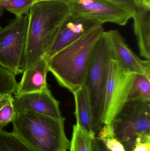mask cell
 <instances>
[{
	"mask_svg": "<svg viewBox=\"0 0 150 151\" xmlns=\"http://www.w3.org/2000/svg\"><path fill=\"white\" fill-rule=\"evenodd\" d=\"M70 13V0H38L33 3L28 14L24 70L44 58Z\"/></svg>",
	"mask_w": 150,
	"mask_h": 151,
	"instance_id": "cell-1",
	"label": "cell"
},
{
	"mask_svg": "<svg viewBox=\"0 0 150 151\" xmlns=\"http://www.w3.org/2000/svg\"><path fill=\"white\" fill-rule=\"evenodd\" d=\"M104 32L103 24L95 27L48 60V72L60 86L73 93L83 85L91 53Z\"/></svg>",
	"mask_w": 150,
	"mask_h": 151,
	"instance_id": "cell-2",
	"label": "cell"
},
{
	"mask_svg": "<svg viewBox=\"0 0 150 151\" xmlns=\"http://www.w3.org/2000/svg\"><path fill=\"white\" fill-rule=\"evenodd\" d=\"M65 118L29 112L16 113L12 133L33 151H67L70 142L64 129Z\"/></svg>",
	"mask_w": 150,
	"mask_h": 151,
	"instance_id": "cell-3",
	"label": "cell"
},
{
	"mask_svg": "<svg viewBox=\"0 0 150 151\" xmlns=\"http://www.w3.org/2000/svg\"><path fill=\"white\" fill-rule=\"evenodd\" d=\"M113 58L109 40L104 32L91 53L84 83L88 90L92 114V129L95 135L101 129L110 62Z\"/></svg>",
	"mask_w": 150,
	"mask_h": 151,
	"instance_id": "cell-4",
	"label": "cell"
},
{
	"mask_svg": "<svg viewBox=\"0 0 150 151\" xmlns=\"http://www.w3.org/2000/svg\"><path fill=\"white\" fill-rule=\"evenodd\" d=\"M112 127L125 151H133L138 143H150V100L127 101L116 114Z\"/></svg>",
	"mask_w": 150,
	"mask_h": 151,
	"instance_id": "cell-5",
	"label": "cell"
},
{
	"mask_svg": "<svg viewBox=\"0 0 150 151\" xmlns=\"http://www.w3.org/2000/svg\"><path fill=\"white\" fill-rule=\"evenodd\" d=\"M28 21L27 14L0 28V65L16 76L24 71Z\"/></svg>",
	"mask_w": 150,
	"mask_h": 151,
	"instance_id": "cell-6",
	"label": "cell"
},
{
	"mask_svg": "<svg viewBox=\"0 0 150 151\" xmlns=\"http://www.w3.org/2000/svg\"><path fill=\"white\" fill-rule=\"evenodd\" d=\"M136 74L122 67L116 60H111L102 117L103 125L112 127L116 114L127 101Z\"/></svg>",
	"mask_w": 150,
	"mask_h": 151,
	"instance_id": "cell-7",
	"label": "cell"
},
{
	"mask_svg": "<svg viewBox=\"0 0 150 151\" xmlns=\"http://www.w3.org/2000/svg\"><path fill=\"white\" fill-rule=\"evenodd\" d=\"M71 14L89 18L102 24H127L132 15L118 5L106 0H70Z\"/></svg>",
	"mask_w": 150,
	"mask_h": 151,
	"instance_id": "cell-8",
	"label": "cell"
},
{
	"mask_svg": "<svg viewBox=\"0 0 150 151\" xmlns=\"http://www.w3.org/2000/svg\"><path fill=\"white\" fill-rule=\"evenodd\" d=\"M13 105L16 113H32L57 119L63 117L60 102L53 96L48 87L41 91L15 94Z\"/></svg>",
	"mask_w": 150,
	"mask_h": 151,
	"instance_id": "cell-9",
	"label": "cell"
},
{
	"mask_svg": "<svg viewBox=\"0 0 150 151\" xmlns=\"http://www.w3.org/2000/svg\"><path fill=\"white\" fill-rule=\"evenodd\" d=\"M100 24H103L92 19L75 16L70 13L62 25L44 58L48 61L61 50Z\"/></svg>",
	"mask_w": 150,
	"mask_h": 151,
	"instance_id": "cell-10",
	"label": "cell"
},
{
	"mask_svg": "<svg viewBox=\"0 0 150 151\" xmlns=\"http://www.w3.org/2000/svg\"><path fill=\"white\" fill-rule=\"evenodd\" d=\"M113 59L131 72L150 77V61L142 60L130 49L121 34L117 30L106 32Z\"/></svg>",
	"mask_w": 150,
	"mask_h": 151,
	"instance_id": "cell-11",
	"label": "cell"
},
{
	"mask_svg": "<svg viewBox=\"0 0 150 151\" xmlns=\"http://www.w3.org/2000/svg\"><path fill=\"white\" fill-rule=\"evenodd\" d=\"M48 72V61L43 58L33 66L24 70L14 95L41 91L48 87L47 82Z\"/></svg>",
	"mask_w": 150,
	"mask_h": 151,
	"instance_id": "cell-12",
	"label": "cell"
},
{
	"mask_svg": "<svg viewBox=\"0 0 150 151\" xmlns=\"http://www.w3.org/2000/svg\"><path fill=\"white\" fill-rule=\"evenodd\" d=\"M133 18L140 55L150 61V8L137 7Z\"/></svg>",
	"mask_w": 150,
	"mask_h": 151,
	"instance_id": "cell-13",
	"label": "cell"
},
{
	"mask_svg": "<svg viewBox=\"0 0 150 151\" xmlns=\"http://www.w3.org/2000/svg\"><path fill=\"white\" fill-rule=\"evenodd\" d=\"M75 103V114L76 124L95 136L92 129V114L88 90L85 84L73 92Z\"/></svg>",
	"mask_w": 150,
	"mask_h": 151,
	"instance_id": "cell-14",
	"label": "cell"
},
{
	"mask_svg": "<svg viewBox=\"0 0 150 151\" xmlns=\"http://www.w3.org/2000/svg\"><path fill=\"white\" fill-rule=\"evenodd\" d=\"M70 151H92V140L94 136L82 129L77 124L73 125Z\"/></svg>",
	"mask_w": 150,
	"mask_h": 151,
	"instance_id": "cell-15",
	"label": "cell"
},
{
	"mask_svg": "<svg viewBox=\"0 0 150 151\" xmlns=\"http://www.w3.org/2000/svg\"><path fill=\"white\" fill-rule=\"evenodd\" d=\"M137 99L150 100V77L136 74L127 101Z\"/></svg>",
	"mask_w": 150,
	"mask_h": 151,
	"instance_id": "cell-16",
	"label": "cell"
},
{
	"mask_svg": "<svg viewBox=\"0 0 150 151\" xmlns=\"http://www.w3.org/2000/svg\"><path fill=\"white\" fill-rule=\"evenodd\" d=\"M0 151H33L13 133L0 129Z\"/></svg>",
	"mask_w": 150,
	"mask_h": 151,
	"instance_id": "cell-17",
	"label": "cell"
},
{
	"mask_svg": "<svg viewBox=\"0 0 150 151\" xmlns=\"http://www.w3.org/2000/svg\"><path fill=\"white\" fill-rule=\"evenodd\" d=\"M16 76L0 65V99L16 92L18 83Z\"/></svg>",
	"mask_w": 150,
	"mask_h": 151,
	"instance_id": "cell-18",
	"label": "cell"
},
{
	"mask_svg": "<svg viewBox=\"0 0 150 151\" xmlns=\"http://www.w3.org/2000/svg\"><path fill=\"white\" fill-rule=\"evenodd\" d=\"M38 0H6L0 1V6L20 18L24 14L27 15L34 2Z\"/></svg>",
	"mask_w": 150,
	"mask_h": 151,
	"instance_id": "cell-19",
	"label": "cell"
},
{
	"mask_svg": "<svg viewBox=\"0 0 150 151\" xmlns=\"http://www.w3.org/2000/svg\"><path fill=\"white\" fill-rule=\"evenodd\" d=\"M16 114L13 95H6L0 99V129L12 122Z\"/></svg>",
	"mask_w": 150,
	"mask_h": 151,
	"instance_id": "cell-20",
	"label": "cell"
},
{
	"mask_svg": "<svg viewBox=\"0 0 150 151\" xmlns=\"http://www.w3.org/2000/svg\"><path fill=\"white\" fill-rule=\"evenodd\" d=\"M97 134V136H95L100 140L109 150L125 151L123 145L114 137L112 127L104 125Z\"/></svg>",
	"mask_w": 150,
	"mask_h": 151,
	"instance_id": "cell-21",
	"label": "cell"
},
{
	"mask_svg": "<svg viewBox=\"0 0 150 151\" xmlns=\"http://www.w3.org/2000/svg\"><path fill=\"white\" fill-rule=\"evenodd\" d=\"M112 3L130 13L133 17L136 12V7L134 0H106Z\"/></svg>",
	"mask_w": 150,
	"mask_h": 151,
	"instance_id": "cell-22",
	"label": "cell"
},
{
	"mask_svg": "<svg viewBox=\"0 0 150 151\" xmlns=\"http://www.w3.org/2000/svg\"><path fill=\"white\" fill-rule=\"evenodd\" d=\"M92 151H111L107 149L104 144L96 136L92 140Z\"/></svg>",
	"mask_w": 150,
	"mask_h": 151,
	"instance_id": "cell-23",
	"label": "cell"
},
{
	"mask_svg": "<svg viewBox=\"0 0 150 151\" xmlns=\"http://www.w3.org/2000/svg\"><path fill=\"white\" fill-rule=\"evenodd\" d=\"M133 151H150V143H138L136 145Z\"/></svg>",
	"mask_w": 150,
	"mask_h": 151,
	"instance_id": "cell-24",
	"label": "cell"
},
{
	"mask_svg": "<svg viewBox=\"0 0 150 151\" xmlns=\"http://www.w3.org/2000/svg\"><path fill=\"white\" fill-rule=\"evenodd\" d=\"M136 7H141L143 6L144 0H134Z\"/></svg>",
	"mask_w": 150,
	"mask_h": 151,
	"instance_id": "cell-25",
	"label": "cell"
},
{
	"mask_svg": "<svg viewBox=\"0 0 150 151\" xmlns=\"http://www.w3.org/2000/svg\"><path fill=\"white\" fill-rule=\"evenodd\" d=\"M143 6L150 8V0H144Z\"/></svg>",
	"mask_w": 150,
	"mask_h": 151,
	"instance_id": "cell-26",
	"label": "cell"
},
{
	"mask_svg": "<svg viewBox=\"0 0 150 151\" xmlns=\"http://www.w3.org/2000/svg\"><path fill=\"white\" fill-rule=\"evenodd\" d=\"M4 10V9L1 7L0 6V18L2 17L3 14Z\"/></svg>",
	"mask_w": 150,
	"mask_h": 151,
	"instance_id": "cell-27",
	"label": "cell"
},
{
	"mask_svg": "<svg viewBox=\"0 0 150 151\" xmlns=\"http://www.w3.org/2000/svg\"><path fill=\"white\" fill-rule=\"evenodd\" d=\"M6 1V0H0V1Z\"/></svg>",
	"mask_w": 150,
	"mask_h": 151,
	"instance_id": "cell-28",
	"label": "cell"
},
{
	"mask_svg": "<svg viewBox=\"0 0 150 151\" xmlns=\"http://www.w3.org/2000/svg\"><path fill=\"white\" fill-rule=\"evenodd\" d=\"M1 28V27H0V28Z\"/></svg>",
	"mask_w": 150,
	"mask_h": 151,
	"instance_id": "cell-29",
	"label": "cell"
},
{
	"mask_svg": "<svg viewBox=\"0 0 150 151\" xmlns=\"http://www.w3.org/2000/svg\"></svg>",
	"mask_w": 150,
	"mask_h": 151,
	"instance_id": "cell-30",
	"label": "cell"
}]
</instances>
